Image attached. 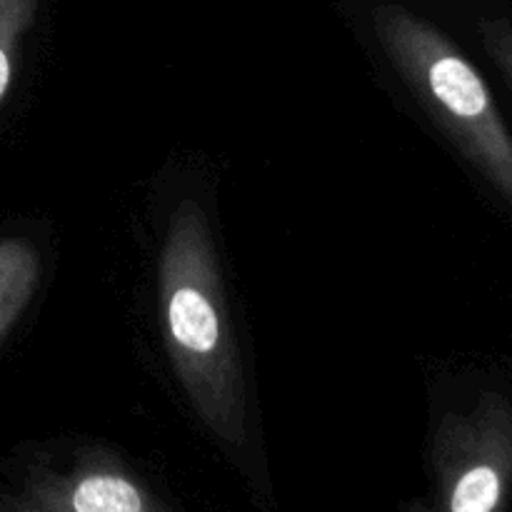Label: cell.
Segmentation results:
<instances>
[{
    "label": "cell",
    "instance_id": "3",
    "mask_svg": "<svg viewBox=\"0 0 512 512\" xmlns=\"http://www.w3.org/2000/svg\"><path fill=\"white\" fill-rule=\"evenodd\" d=\"M445 512H503L512 488V403L483 393L465 413H450L435 435Z\"/></svg>",
    "mask_w": 512,
    "mask_h": 512
},
{
    "label": "cell",
    "instance_id": "5",
    "mask_svg": "<svg viewBox=\"0 0 512 512\" xmlns=\"http://www.w3.org/2000/svg\"><path fill=\"white\" fill-rule=\"evenodd\" d=\"M68 512H145L148 503L138 485L115 470L88 468L63 483L58 493Z\"/></svg>",
    "mask_w": 512,
    "mask_h": 512
},
{
    "label": "cell",
    "instance_id": "2",
    "mask_svg": "<svg viewBox=\"0 0 512 512\" xmlns=\"http://www.w3.org/2000/svg\"><path fill=\"white\" fill-rule=\"evenodd\" d=\"M373 28L400 80L512 210V133L483 73L438 25L403 5L375 8Z\"/></svg>",
    "mask_w": 512,
    "mask_h": 512
},
{
    "label": "cell",
    "instance_id": "7",
    "mask_svg": "<svg viewBox=\"0 0 512 512\" xmlns=\"http://www.w3.org/2000/svg\"><path fill=\"white\" fill-rule=\"evenodd\" d=\"M480 40L498 73L503 75L512 98V23L508 18L480 20Z\"/></svg>",
    "mask_w": 512,
    "mask_h": 512
},
{
    "label": "cell",
    "instance_id": "4",
    "mask_svg": "<svg viewBox=\"0 0 512 512\" xmlns=\"http://www.w3.org/2000/svg\"><path fill=\"white\" fill-rule=\"evenodd\" d=\"M40 283V253L28 238H0V345L33 300Z\"/></svg>",
    "mask_w": 512,
    "mask_h": 512
},
{
    "label": "cell",
    "instance_id": "1",
    "mask_svg": "<svg viewBox=\"0 0 512 512\" xmlns=\"http://www.w3.org/2000/svg\"><path fill=\"white\" fill-rule=\"evenodd\" d=\"M158 300L165 348L190 405L215 435L240 443L248 415L243 358L213 233L203 208L190 198L180 200L168 220Z\"/></svg>",
    "mask_w": 512,
    "mask_h": 512
},
{
    "label": "cell",
    "instance_id": "6",
    "mask_svg": "<svg viewBox=\"0 0 512 512\" xmlns=\"http://www.w3.org/2000/svg\"><path fill=\"white\" fill-rule=\"evenodd\" d=\"M38 0H0V103L13 85L20 45L35 18Z\"/></svg>",
    "mask_w": 512,
    "mask_h": 512
}]
</instances>
